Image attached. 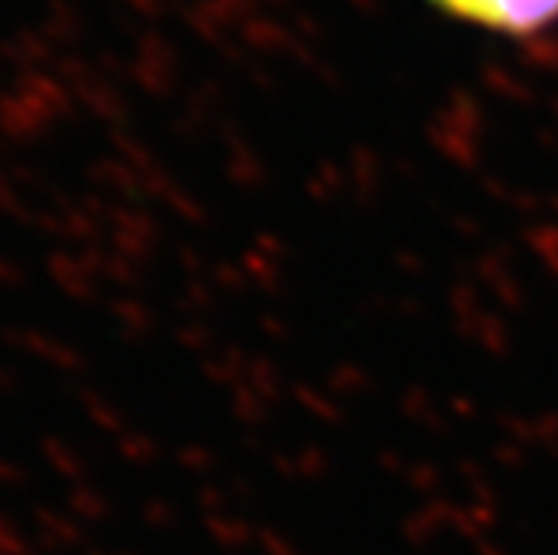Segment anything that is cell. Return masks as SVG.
Returning a JSON list of instances; mask_svg holds the SVG:
<instances>
[{"label":"cell","mask_w":558,"mask_h":555,"mask_svg":"<svg viewBox=\"0 0 558 555\" xmlns=\"http://www.w3.org/2000/svg\"><path fill=\"white\" fill-rule=\"evenodd\" d=\"M451 21L501 37H538L558 27V0H432Z\"/></svg>","instance_id":"obj_1"}]
</instances>
